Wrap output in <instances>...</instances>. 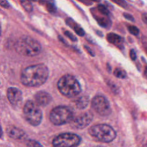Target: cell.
<instances>
[{"mask_svg":"<svg viewBox=\"0 0 147 147\" xmlns=\"http://www.w3.org/2000/svg\"><path fill=\"white\" fill-rule=\"evenodd\" d=\"M48 76V67L44 64H37L24 68L21 72L20 80L25 86L36 87L43 84Z\"/></svg>","mask_w":147,"mask_h":147,"instance_id":"obj_1","label":"cell"},{"mask_svg":"<svg viewBox=\"0 0 147 147\" xmlns=\"http://www.w3.org/2000/svg\"><path fill=\"white\" fill-rule=\"evenodd\" d=\"M60 92L68 98H74L81 92V86L79 81L72 75L67 74L61 76L57 83Z\"/></svg>","mask_w":147,"mask_h":147,"instance_id":"obj_2","label":"cell"},{"mask_svg":"<svg viewBox=\"0 0 147 147\" xmlns=\"http://www.w3.org/2000/svg\"><path fill=\"white\" fill-rule=\"evenodd\" d=\"M14 47L17 53L24 56H35L41 51L40 44L36 40L29 36L20 38L16 42Z\"/></svg>","mask_w":147,"mask_h":147,"instance_id":"obj_3","label":"cell"},{"mask_svg":"<svg viewBox=\"0 0 147 147\" xmlns=\"http://www.w3.org/2000/svg\"><path fill=\"white\" fill-rule=\"evenodd\" d=\"M88 133L91 137L102 142H110L117 136L114 129L107 124L95 125L90 127Z\"/></svg>","mask_w":147,"mask_h":147,"instance_id":"obj_4","label":"cell"},{"mask_svg":"<svg viewBox=\"0 0 147 147\" xmlns=\"http://www.w3.org/2000/svg\"><path fill=\"white\" fill-rule=\"evenodd\" d=\"M74 118V113L72 110L65 106L55 107L49 114V119L55 125L59 126L71 123Z\"/></svg>","mask_w":147,"mask_h":147,"instance_id":"obj_5","label":"cell"},{"mask_svg":"<svg viewBox=\"0 0 147 147\" xmlns=\"http://www.w3.org/2000/svg\"><path fill=\"white\" fill-rule=\"evenodd\" d=\"M23 114L26 121L33 126L39 125L42 121V111L39 106L32 100H29L25 103L23 108Z\"/></svg>","mask_w":147,"mask_h":147,"instance_id":"obj_6","label":"cell"},{"mask_svg":"<svg viewBox=\"0 0 147 147\" xmlns=\"http://www.w3.org/2000/svg\"><path fill=\"white\" fill-rule=\"evenodd\" d=\"M81 142V137L75 133H63L55 137L52 144L53 147H77Z\"/></svg>","mask_w":147,"mask_h":147,"instance_id":"obj_7","label":"cell"},{"mask_svg":"<svg viewBox=\"0 0 147 147\" xmlns=\"http://www.w3.org/2000/svg\"><path fill=\"white\" fill-rule=\"evenodd\" d=\"M91 107L102 116H107L111 113V107L109 100L101 95L95 96L92 99Z\"/></svg>","mask_w":147,"mask_h":147,"instance_id":"obj_8","label":"cell"},{"mask_svg":"<svg viewBox=\"0 0 147 147\" xmlns=\"http://www.w3.org/2000/svg\"><path fill=\"white\" fill-rule=\"evenodd\" d=\"M92 119V113L90 111H86L74 117L71 122V124L74 128L82 129L88 126Z\"/></svg>","mask_w":147,"mask_h":147,"instance_id":"obj_9","label":"cell"},{"mask_svg":"<svg viewBox=\"0 0 147 147\" xmlns=\"http://www.w3.org/2000/svg\"><path fill=\"white\" fill-rule=\"evenodd\" d=\"M7 97L11 105L17 106L22 101V94L17 88L9 87L7 90Z\"/></svg>","mask_w":147,"mask_h":147,"instance_id":"obj_10","label":"cell"},{"mask_svg":"<svg viewBox=\"0 0 147 147\" xmlns=\"http://www.w3.org/2000/svg\"><path fill=\"white\" fill-rule=\"evenodd\" d=\"M6 133L7 135L11 138L17 140H25L26 138V134L25 132L14 126H9L6 128Z\"/></svg>","mask_w":147,"mask_h":147,"instance_id":"obj_11","label":"cell"},{"mask_svg":"<svg viewBox=\"0 0 147 147\" xmlns=\"http://www.w3.org/2000/svg\"><path fill=\"white\" fill-rule=\"evenodd\" d=\"M35 102L41 106H46L52 100L51 95L45 91H39L34 95Z\"/></svg>","mask_w":147,"mask_h":147,"instance_id":"obj_12","label":"cell"},{"mask_svg":"<svg viewBox=\"0 0 147 147\" xmlns=\"http://www.w3.org/2000/svg\"><path fill=\"white\" fill-rule=\"evenodd\" d=\"M88 103L89 98L86 95L79 96L74 101V103L76 108L80 110L85 109L88 106Z\"/></svg>","mask_w":147,"mask_h":147,"instance_id":"obj_13","label":"cell"},{"mask_svg":"<svg viewBox=\"0 0 147 147\" xmlns=\"http://www.w3.org/2000/svg\"><path fill=\"white\" fill-rule=\"evenodd\" d=\"M66 24L69 26H71L78 35L80 36H84L85 32L83 29L81 28L78 24H77L72 19L68 18L66 20Z\"/></svg>","mask_w":147,"mask_h":147,"instance_id":"obj_14","label":"cell"},{"mask_svg":"<svg viewBox=\"0 0 147 147\" xmlns=\"http://www.w3.org/2000/svg\"><path fill=\"white\" fill-rule=\"evenodd\" d=\"M107 40L109 42L115 45L119 44L122 41L121 37L114 33H110L107 34Z\"/></svg>","mask_w":147,"mask_h":147,"instance_id":"obj_15","label":"cell"},{"mask_svg":"<svg viewBox=\"0 0 147 147\" xmlns=\"http://www.w3.org/2000/svg\"><path fill=\"white\" fill-rule=\"evenodd\" d=\"M22 6L28 12L33 10V5L29 0H19Z\"/></svg>","mask_w":147,"mask_h":147,"instance_id":"obj_16","label":"cell"},{"mask_svg":"<svg viewBox=\"0 0 147 147\" xmlns=\"http://www.w3.org/2000/svg\"><path fill=\"white\" fill-rule=\"evenodd\" d=\"M25 144L27 147H43L38 141L32 139L25 140Z\"/></svg>","mask_w":147,"mask_h":147,"instance_id":"obj_17","label":"cell"},{"mask_svg":"<svg viewBox=\"0 0 147 147\" xmlns=\"http://www.w3.org/2000/svg\"><path fill=\"white\" fill-rule=\"evenodd\" d=\"M46 8L50 13H55L57 10L55 3L53 0H49L46 2Z\"/></svg>","mask_w":147,"mask_h":147,"instance_id":"obj_18","label":"cell"},{"mask_svg":"<svg viewBox=\"0 0 147 147\" xmlns=\"http://www.w3.org/2000/svg\"><path fill=\"white\" fill-rule=\"evenodd\" d=\"M114 75L115 77L119 79H125L126 78V72L120 68H116L114 71Z\"/></svg>","mask_w":147,"mask_h":147,"instance_id":"obj_19","label":"cell"},{"mask_svg":"<svg viewBox=\"0 0 147 147\" xmlns=\"http://www.w3.org/2000/svg\"><path fill=\"white\" fill-rule=\"evenodd\" d=\"M96 20L97 21L98 24L103 27V28H106L108 25H109V21L107 20L105 18L103 17H95Z\"/></svg>","mask_w":147,"mask_h":147,"instance_id":"obj_20","label":"cell"},{"mask_svg":"<svg viewBox=\"0 0 147 147\" xmlns=\"http://www.w3.org/2000/svg\"><path fill=\"white\" fill-rule=\"evenodd\" d=\"M98 11L102 14L105 16H108L109 14V11L107 9V7L102 4H99L98 6Z\"/></svg>","mask_w":147,"mask_h":147,"instance_id":"obj_21","label":"cell"},{"mask_svg":"<svg viewBox=\"0 0 147 147\" xmlns=\"http://www.w3.org/2000/svg\"><path fill=\"white\" fill-rule=\"evenodd\" d=\"M127 29L129 32L133 35L137 36L139 33V29L134 25H130L128 26Z\"/></svg>","mask_w":147,"mask_h":147,"instance_id":"obj_22","label":"cell"},{"mask_svg":"<svg viewBox=\"0 0 147 147\" xmlns=\"http://www.w3.org/2000/svg\"><path fill=\"white\" fill-rule=\"evenodd\" d=\"M111 1L122 7H123V8L127 7V3L124 0H111Z\"/></svg>","mask_w":147,"mask_h":147,"instance_id":"obj_23","label":"cell"},{"mask_svg":"<svg viewBox=\"0 0 147 147\" xmlns=\"http://www.w3.org/2000/svg\"><path fill=\"white\" fill-rule=\"evenodd\" d=\"M64 34L68 37L71 40H72V41H77V38L76 37V36L72 33L71 32H69V31H65L64 32Z\"/></svg>","mask_w":147,"mask_h":147,"instance_id":"obj_24","label":"cell"},{"mask_svg":"<svg viewBox=\"0 0 147 147\" xmlns=\"http://www.w3.org/2000/svg\"><path fill=\"white\" fill-rule=\"evenodd\" d=\"M0 5L5 9H8L10 7V3L7 0H0Z\"/></svg>","mask_w":147,"mask_h":147,"instance_id":"obj_25","label":"cell"},{"mask_svg":"<svg viewBox=\"0 0 147 147\" xmlns=\"http://www.w3.org/2000/svg\"><path fill=\"white\" fill-rule=\"evenodd\" d=\"M123 16L126 20H127L129 21H132V22L134 21V18L131 14L126 13H123Z\"/></svg>","mask_w":147,"mask_h":147,"instance_id":"obj_26","label":"cell"},{"mask_svg":"<svg viewBox=\"0 0 147 147\" xmlns=\"http://www.w3.org/2000/svg\"><path fill=\"white\" fill-rule=\"evenodd\" d=\"M129 55H130V58H131V59L132 60H135L136 59V58H137L136 53V52L134 51V49H131L130 51Z\"/></svg>","mask_w":147,"mask_h":147,"instance_id":"obj_27","label":"cell"},{"mask_svg":"<svg viewBox=\"0 0 147 147\" xmlns=\"http://www.w3.org/2000/svg\"><path fill=\"white\" fill-rule=\"evenodd\" d=\"M84 48L86 49V51H87V52H88L91 56H95L94 52L92 51V50L89 47H88L87 45H84Z\"/></svg>","mask_w":147,"mask_h":147,"instance_id":"obj_28","label":"cell"},{"mask_svg":"<svg viewBox=\"0 0 147 147\" xmlns=\"http://www.w3.org/2000/svg\"><path fill=\"white\" fill-rule=\"evenodd\" d=\"M142 21L145 22V24L147 25V13H144L142 14Z\"/></svg>","mask_w":147,"mask_h":147,"instance_id":"obj_29","label":"cell"},{"mask_svg":"<svg viewBox=\"0 0 147 147\" xmlns=\"http://www.w3.org/2000/svg\"><path fill=\"white\" fill-rule=\"evenodd\" d=\"M80 1H81L82 2H83V3H85V4H86V5H89V4H91V3L90 2V1H87V0H79Z\"/></svg>","mask_w":147,"mask_h":147,"instance_id":"obj_30","label":"cell"},{"mask_svg":"<svg viewBox=\"0 0 147 147\" xmlns=\"http://www.w3.org/2000/svg\"><path fill=\"white\" fill-rule=\"evenodd\" d=\"M144 74H145V75L147 77V65H146V67H145V71H144Z\"/></svg>","mask_w":147,"mask_h":147,"instance_id":"obj_31","label":"cell"},{"mask_svg":"<svg viewBox=\"0 0 147 147\" xmlns=\"http://www.w3.org/2000/svg\"><path fill=\"white\" fill-rule=\"evenodd\" d=\"M2 134H3V132H2V129L1 127L0 126V138L2 137Z\"/></svg>","mask_w":147,"mask_h":147,"instance_id":"obj_32","label":"cell"},{"mask_svg":"<svg viewBox=\"0 0 147 147\" xmlns=\"http://www.w3.org/2000/svg\"><path fill=\"white\" fill-rule=\"evenodd\" d=\"M92 1H94V2H99L100 0H91Z\"/></svg>","mask_w":147,"mask_h":147,"instance_id":"obj_33","label":"cell"},{"mask_svg":"<svg viewBox=\"0 0 147 147\" xmlns=\"http://www.w3.org/2000/svg\"><path fill=\"white\" fill-rule=\"evenodd\" d=\"M1 26H0V35H1Z\"/></svg>","mask_w":147,"mask_h":147,"instance_id":"obj_34","label":"cell"},{"mask_svg":"<svg viewBox=\"0 0 147 147\" xmlns=\"http://www.w3.org/2000/svg\"><path fill=\"white\" fill-rule=\"evenodd\" d=\"M31 1H35V2L37 1V0H31Z\"/></svg>","mask_w":147,"mask_h":147,"instance_id":"obj_35","label":"cell"},{"mask_svg":"<svg viewBox=\"0 0 147 147\" xmlns=\"http://www.w3.org/2000/svg\"></svg>","mask_w":147,"mask_h":147,"instance_id":"obj_36","label":"cell"}]
</instances>
